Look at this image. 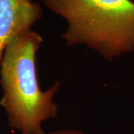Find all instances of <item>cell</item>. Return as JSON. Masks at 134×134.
Wrapping results in <instances>:
<instances>
[{
	"label": "cell",
	"mask_w": 134,
	"mask_h": 134,
	"mask_svg": "<svg viewBox=\"0 0 134 134\" xmlns=\"http://www.w3.org/2000/svg\"><path fill=\"white\" fill-rule=\"evenodd\" d=\"M42 43V36L30 30L10 42L0 64V106L10 127L21 134H45L43 123L58 115L54 98L60 81L46 91L39 86L36 56Z\"/></svg>",
	"instance_id": "6da1fadb"
},
{
	"label": "cell",
	"mask_w": 134,
	"mask_h": 134,
	"mask_svg": "<svg viewBox=\"0 0 134 134\" xmlns=\"http://www.w3.org/2000/svg\"><path fill=\"white\" fill-rule=\"evenodd\" d=\"M41 1L66 21L67 46H85L108 61L134 52V1Z\"/></svg>",
	"instance_id": "7a4b0ae2"
},
{
	"label": "cell",
	"mask_w": 134,
	"mask_h": 134,
	"mask_svg": "<svg viewBox=\"0 0 134 134\" xmlns=\"http://www.w3.org/2000/svg\"><path fill=\"white\" fill-rule=\"evenodd\" d=\"M42 16L41 5L34 0H0V64L10 42L31 30Z\"/></svg>",
	"instance_id": "3957f363"
},
{
	"label": "cell",
	"mask_w": 134,
	"mask_h": 134,
	"mask_svg": "<svg viewBox=\"0 0 134 134\" xmlns=\"http://www.w3.org/2000/svg\"><path fill=\"white\" fill-rule=\"evenodd\" d=\"M45 134H86L81 130L75 129H63L55 130L50 133H45Z\"/></svg>",
	"instance_id": "277c9868"
}]
</instances>
